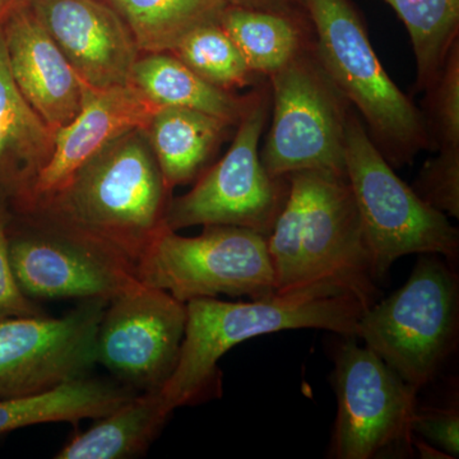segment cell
<instances>
[{
  "instance_id": "cell-1",
  "label": "cell",
  "mask_w": 459,
  "mask_h": 459,
  "mask_svg": "<svg viewBox=\"0 0 459 459\" xmlns=\"http://www.w3.org/2000/svg\"><path fill=\"white\" fill-rule=\"evenodd\" d=\"M169 192L146 129H135L100 151L35 210L47 214L51 234L134 276L166 229Z\"/></svg>"
},
{
  "instance_id": "cell-2",
  "label": "cell",
  "mask_w": 459,
  "mask_h": 459,
  "mask_svg": "<svg viewBox=\"0 0 459 459\" xmlns=\"http://www.w3.org/2000/svg\"><path fill=\"white\" fill-rule=\"evenodd\" d=\"M286 179V201L267 237L276 294L322 290L369 309L382 289L349 183L313 171Z\"/></svg>"
},
{
  "instance_id": "cell-3",
  "label": "cell",
  "mask_w": 459,
  "mask_h": 459,
  "mask_svg": "<svg viewBox=\"0 0 459 459\" xmlns=\"http://www.w3.org/2000/svg\"><path fill=\"white\" fill-rule=\"evenodd\" d=\"M186 307L179 360L159 391L171 413L211 394L219 382L220 359L238 344L290 329H322L356 337V325L365 312L355 299L322 290L274 294L249 303L201 298Z\"/></svg>"
},
{
  "instance_id": "cell-4",
  "label": "cell",
  "mask_w": 459,
  "mask_h": 459,
  "mask_svg": "<svg viewBox=\"0 0 459 459\" xmlns=\"http://www.w3.org/2000/svg\"><path fill=\"white\" fill-rule=\"evenodd\" d=\"M313 27V51L331 82L359 111L368 133L394 168L433 146L427 119L389 78L350 0H300Z\"/></svg>"
},
{
  "instance_id": "cell-5",
  "label": "cell",
  "mask_w": 459,
  "mask_h": 459,
  "mask_svg": "<svg viewBox=\"0 0 459 459\" xmlns=\"http://www.w3.org/2000/svg\"><path fill=\"white\" fill-rule=\"evenodd\" d=\"M458 336V273L455 263L435 255H420L407 282L356 325V338L418 394L442 373Z\"/></svg>"
},
{
  "instance_id": "cell-6",
  "label": "cell",
  "mask_w": 459,
  "mask_h": 459,
  "mask_svg": "<svg viewBox=\"0 0 459 459\" xmlns=\"http://www.w3.org/2000/svg\"><path fill=\"white\" fill-rule=\"evenodd\" d=\"M344 157L347 183L377 282L385 281L401 256L435 255L457 262V229L446 214L428 204L398 178L353 110L347 117Z\"/></svg>"
},
{
  "instance_id": "cell-7",
  "label": "cell",
  "mask_w": 459,
  "mask_h": 459,
  "mask_svg": "<svg viewBox=\"0 0 459 459\" xmlns=\"http://www.w3.org/2000/svg\"><path fill=\"white\" fill-rule=\"evenodd\" d=\"M272 123L262 164L272 178L313 171L347 180L346 123L351 105L305 48L270 75Z\"/></svg>"
},
{
  "instance_id": "cell-8",
  "label": "cell",
  "mask_w": 459,
  "mask_h": 459,
  "mask_svg": "<svg viewBox=\"0 0 459 459\" xmlns=\"http://www.w3.org/2000/svg\"><path fill=\"white\" fill-rule=\"evenodd\" d=\"M134 277L184 304L219 295L256 300L276 294L267 237L238 226H205L193 238L166 228L138 262Z\"/></svg>"
},
{
  "instance_id": "cell-9",
  "label": "cell",
  "mask_w": 459,
  "mask_h": 459,
  "mask_svg": "<svg viewBox=\"0 0 459 459\" xmlns=\"http://www.w3.org/2000/svg\"><path fill=\"white\" fill-rule=\"evenodd\" d=\"M331 383L337 416L329 457L373 459L413 453L418 392L358 338L338 336Z\"/></svg>"
},
{
  "instance_id": "cell-10",
  "label": "cell",
  "mask_w": 459,
  "mask_h": 459,
  "mask_svg": "<svg viewBox=\"0 0 459 459\" xmlns=\"http://www.w3.org/2000/svg\"><path fill=\"white\" fill-rule=\"evenodd\" d=\"M270 110V91L255 92L226 155L195 188L169 202L166 228L238 226L270 235L289 192L287 179L272 178L262 164L259 142Z\"/></svg>"
},
{
  "instance_id": "cell-11",
  "label": "cell",
  "mask_w": 459,
  "mask_h": 459,
  "mask_svg": "<svg viewBox=\"0 0 459 459\" xmlns=\"http://www.w3.org/2000/svg\"><path fill=\"white\" fill-rule=\"evenodd\" d=\"M186 325V304L137 281L105 307L96 361L129 388L160 391L179 360Z\"/></svg>"
},
{
  "instance_id": "cell-12",
  "label": "cell",
  "mask_w": 459,
  "mask_h": 459,
  "mask_svg": "<svg viewBox=\"0 0 459 459\" xmlns=\"http://www.w3.org/2000/svg\"><path fill=\"white\" fill-rule=\"evenodd\" d=\"M108 303L84 301L59 318L0 319V400L45 394L87 377Z\"/></svg>"
},
{
  "instance_id": "cell-13",
  "label": "cell",
  "mask_w": 459,
  "mask_h": 459,
  "mask_svg": "<svg viewBox=\"0 0 459 459\" xmlns=\"http://www.w3.org/2000/svg\"><path fill=\"white\" fill-rule=\"evenodd\" d=\"M81 80L93 89L132 84L140 57L131 30L107 0H27Z\"/></svg>"
},
{
  "instance_id": "cell-14",
  "label": "cell",
  "mask_w": 459,
  "mask_h": 459,
  "mask_svg": "<svg viewBox=\"0 0 459 459\" xmlns=\"http://www.w3.org/2000/svg\"><path fill=\"white\" fill-rule=\"evenodd\" d=\"M159 108L134 84L86 86L80 113L56 132L53 155L36 178L23 208L33 211L53 197L111 142L135 129H147Z\"/></svg>"
},
{
  "instance_id": "cell-15",
  "label": "cell",
  "mask_w": 459,
  "mask_h": 459,
  "mask_svg": "<svg viewBox=\"0 0 459 459\" xmlns=\"http://www.w3.org/2000/svg\"><path fill=\"white\" fill-rule=\"evenodd\" d=\"M9 71L23 98L56 132L80 113L87 84L69 65L27 0L0 21Z\"/></svg>"
},
{
  "instance_id": "cell-16",
  "label": "cell",
  "mask_w": 459,
  "mask_h": 459,
  "mask_svg": "<svg viewBox=\"0 0 459 459\" xmlns=\"http://www.w3.org/2000/svg\"><path fill=\"white\" fill-rule=\"evenodd\" d=\"M9 255L18 286L30 299L108 303L137 282L128 272L53 234L9 240Z\"/></svg>"
},
{
  "instance_id": "cell-17",
  "label": "cell",
  "mask_w": 459,
  "mask_h": 459,
  "mask_svg": "<svg viewBox=\"0 0 459 459\" xmlns=\"http://www.w3.org/2000/svg\"><path fill=\"white\" fill-rule=\"evenodd\" d=\"M56 132L23 98L9 71L0 27V189L25 204L49 161Z\"/></svg>"
},
{
  "instance_id": "cell-18",
  "label": "cell",
  "mask_w": 459,
  "mask_h": 459,
  "mask_svg": "<svg viewBox=\"0 0 459 459\" xmlns=\"http://www.w3.org/2000/svg\"><path fill=\"white\" fill-rule=\"evenodd\" d=\"M229 126L190 108L162 107L153 114L146 133L169 190L197 178Z\"/></svg>"
},
{
  "instance_id": "cell-19",
  "label": "cell",
  "mask_w": 459,
  "mask_h": 459,
  "mask_svg": "<svg viewBox=\"0 0 459 459\" xmlns=\"http://www.w3.org/2000/svg\"><path fill=\"white\" fill-rule=\"evenodd\" d=\"M132 84L157 107L201 111L231 126H238L255 98V93L238 98L230 91L208 83L171 53H150L138 57Z\"/></svg>"
},
{
  "instance_id": "cell-20",
  "label": "cell",
  "mask_w": 459,
  "mask_h": 459,
  "mask_svg": "<svg viewBox=\"0 0 459 459\" xmlns=\"http://www.w3.org/2000/svg\"><path fill=\"white\" fill-rule=\"evenodd\" d=\"M170 411L159 391L134 394L117 409L96 419L56 453V459H128L147 451L164 428Z\"/></svg>"
},
{
  "instance_id": "cell-21",
  "label": "cell",
  "mask_w": 459,
  "mask_h": 459,
  "mask_svg": "<svg viewBox=\"0 0 459 459\" xmlns=\"http://www.w3.org/2000/svg\"><path fill=\"white\" fill-rule=\"evenodd\" d=\"M133 395L129 386L84 377L45 394L0 400V434L50 422L100 419Z\"/></svg>"
},
{
  "instance_id": "cell-22",
  "label": "cell",
  "mask_w": 459,
  "mask_h": 459,
  "mask_svg": "<svg viewBox=\"0 0 459 459\" xmlns=\"http://www.w3.org/2000/svg\"><path fill=\"white\" fill-rule=\"evenodd\" d=\"M304 13H281L228 5L219 25L256 75L276 74L307 48Z\"/></svg>"
},
{
  "instance_id": "cell-23",
  "label": "cell",
  "mask_w": 459,
  "mask_h": 459,
  "mask_svg": "<svg viewBox=\"0 0 459 459\" xmlns=\"http://www.w3.org/2000/svg\"><path fill=\"white\" fill-rule=\"evenodd\" d=\"M144 53H170L189 32L219 23L225 0H107Z\"/></svg>"
},
{
  "instance_id": "cell-24",
  "label": "cell",
  "mask_w": 459,
  "mask_h": 459,
  "mask_svg": "<svg viewBox=\"0 0 459 459\" xmlns=\"http://www.w3.org/2000/svg\"><path fill=\"white\" fill-rule=\"evenodd\" d=\"M406 26L418 66L419 90L439 77L459 33V0H385Z\"/></svg>"
},
{
  "instance_id": "cell-25",
  "label": "cell",
  "mask_w": 459,
  "mask_h": 459,
  "mask_svg": "<svg viewBox=\"0 0 459 459\" xmlns=\"http://www.w3.org/2000/svg\"><path fill=\"white\" fill-rule=\"evenodd\" d=\"M170 53L221 90L243 89L252 84L256 75L219 23L193 30Z\"/></svg>"
},
{
  "instance_id": "cell-26",
  "label": "cell",
  "mask_w": 459,
  "mask_h": 459,
  "mask_svg": "<svg viewBox=\"0 0 459 459\" xmlns=\"http://www.w3.org/2000/svg\"><path fill=\"white\" fill-rule=\"evenodd\" d=\"M427 91L430 98V122L428 120L427 126L435 150L459 152V42Z\"/></svg>"
},
{
  "instance_id": "cell-27",
  "label": "cell",
  "mask_w": 459,
  "mask_h": 459,
  "mask_svg": "<svg viewBox=\"0 0 459 459\" xmlns=\"http://www.w3.org/2000/svg\"><path fill=\"white\" fill-rule=\"evenodd\" d=\"M420 171L412 189L446 216L459 217V152L437 151Z\"/></svg>"
},
{
  "instance_id": "cell-28",
  "label": "cell",
  "mask_w": 459,
  "mask_h": 459,
  "mask_svg": "<svg viewBox=\"0 0 459 459\" xmlns=\"http://www.w3.org/2000/svg\"><path fill=\"white\" fill-rule=\"evenodd\" d=\"M413 434L435 448L457 458L459 455V411L457 402L449 406L416 409Z\"/></svg>"
},
{
  "instance_id": "cell-29",
  "label": "cell",
  "mask_w": 459,
  "mask_h": 459,
  "mask_svg": "<svg viewBox=\"0 0 459 459\" xmlns=\"http://www.w3.org/2000/svg\"><path fill=\"white\" fill-rule=\"evenodd\" d=\"M40 309L27 298L18 286L11 255L7 235V214L0 202V319L12 316H41Z\"/></svg>"
},
{
  "instance_id": "cell-30",
  "label": "cell",
  "mask_w": 459,
  "mask_h": 459,
  "mask_svg": "<svg viewBox=\"0 0 459 459\" xmlns=\"http://www.w3.org/2000/svg\"><path fill=\"white\" fill-rule=\"evenodd\" d=\"M232 7L281 12V13H304L300 0H225Z\"/></svg>"
},
{
  "instance_id": "cell-31",
  "label": "cell",
  "mask_w": 459,
  "mask_h": 459,
  "mask_svg": "<svg viewBox=\"0 0 459 459\" xmlns=\"http://www.w3.org/2000/svg\"><path fill=\"white\" fill-rule=\"evenodd\" d=\"M17 2L18 0H0V21L7 13L9 8L13 7Z\"/></svg>"
}]
</instances>
